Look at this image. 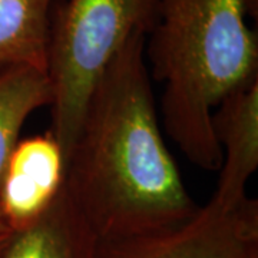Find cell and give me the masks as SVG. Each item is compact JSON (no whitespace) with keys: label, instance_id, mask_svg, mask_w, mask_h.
Wrapping results in <instances>:
<instances>
[{"label":"cell","instance_id":"1","mask_svg":"<svg viewBox=\"0 0 258 258\" xmlns=\"http://www.w3.org/2000/svg\"><path fill=\"white\" fill-rule=\"evenodd\" d=\"M144 42L134 35L102 74L66 158L64 189L99 240L165 230L200 207L164 138Z\"/></svg>","mask_w":258,"mask_h":258},{"label":"cell","instance_id":"2","mask_svg":"<svg viewBox=\"0 0 258 258\" xmlns=\"http://www.w3.org/2000/svg\"><path fill=\"white\" fill-rule=\"evenodd\" d=\"M257 0H158L145 35L152 82L164 86L161 125L186 159L220 169L211 118L231 91L258 75V36L248 25Z\"/></svg>","mask_w":258,"mask_h":258},{"label":"cell","instance_id":"3","mask_svg":"<svg viewBox=\"0 0 258 258\" xmlns=\"http://www.w3.org/2000/svg\"><path fill=\"white\" fill-rule=\"evenodd\" d=\"M158 0H55L46 72L52 85L49 131L68 158L92 89L137 33L147 35Z\"/></svg>","mask_w":258,"mask_h":258},{"label":"cell","instance_id":"4","mask_svg":"<svg viewBox=\"0 0 258 258\" xmlns=\"http://www.w3.org/2000/svg\"><path fill=\"white\" fill-rule=\"evenodd\" d=\"M98 258H258V201L208 203L165 230L99 240Z\"/></svg>","mask_w":258,"mask_h":258},{"label":"cell","instance_id":"5","mask_svg":"<svg viewBox=\"0 0 258 258\" xmlns=\"http://www.w3.org/2000/svg\"><path fill=\"white\" fill-rule=\"evenodd\" d=\"M66 155L50 131L20 138L0 176V217L12 232L37 221L64 185Z\"/></svg>","mask_w":258,"mask_h":258},{"label":"cell","instance_id":"6","mask_svg":"<svg viewBox=\"0 0 258 258\" xmlns=\"http://www.w3.org/2000/svg\"><path fill=\"white\" fill-rule=\"evenodd\" d=\"M211 125L222 161L210 201L232 208L248 197L247 184L258 168V75L222 98Z\"/></svg>","mask_w":258,"mask_h":258},{"label":"cell","instance_id":"7","mask_svg":"<svg viewBox=\"0 0 258 258\" xmlns=\"http://www.w3.org/2000/svg\"><path fill=\"white\" fill-rule=\"evenodd\" d=\"M98 244L99 237L63 185L37 221L10 235L0 258H98Z\"/></svg>","mask_w":258,"mask_h":258},{"label":"cell","instance_id":"8","mask_svg":"<svg viewBox=\"0 0 258 258\" xmlns=\"http://www.w3.org/2000/svg\"><path fill=\"white\" fill-rule=\"evenodd\" d=\"M55 0H0V69L46 71L49 23Z\"/></svg>","mask_w":258,"mask_h":258},{"label":"cell","instance_id":"9","mask_svg":"<svg viewBox=\"0 0 258 258\" xmlns=\"http://www.w3.org/2000/svg\"><path fill=\"white\" fill-rule=\"evenodd\" d=\"M50 103L52 85L46 71L32 66L0 69V176L26 120Z\"/></svg>","mask_w":258,"mask_h":258},{"label":"cell","instance_id":"10","mask_svg":"<svg viewBox=\"0 0 258 258\" xmlns=\"http://www.w3.org/2000/svg\"><path fill=\"white\" fill-rule=\"evenodd\" d=\"M12 234H13V232L9 230V227L5 224V221H3L2 217H0V251L3 249L5 245H6V242L9 241Z\"/></svg>","mask_w":258,"mask_h":258}]
</instances>
